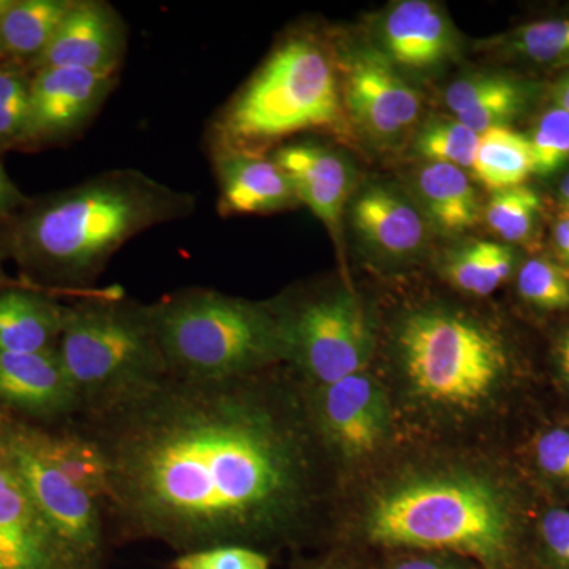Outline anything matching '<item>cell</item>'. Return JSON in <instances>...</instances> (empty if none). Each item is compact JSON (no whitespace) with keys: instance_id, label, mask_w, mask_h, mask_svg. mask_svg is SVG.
<instances>
[{"instance_id":"cell-42","label":"cell","mask_w":569,"mask_h":569,"mask_svg":"<svg viewBox=\"0 0 569 569\" xmlns=\"http://www.w3.org/2000/svg\"><path fill=\"white\" fill-rule=\"evenodd\" d=\"M559 201L561 209L569 216V173L565 176L560 183Z\"/></svg>"},{"instance_id":"cell-9","label":"cell","mask_w":569,"mask_h":569,"mask_svg":"<svg viewBox=\"0 0 569 569\" xmlns=\"http://www.w3.org/2000/svg\"><path fill=\"white\" fill-rule=\"evenodd\" d=\"M0 455L67 545L89 568L100 569L107 522L102 501L51 466L29 440L24 419L3 408H0Z\"/></svg>"},{"instance_id":"cell-39","label":"cell","mask_w":569,"mask_h":569,"mask_svg":"<svg viewBox=\"0 0 569 569\" xmlns=\"http://www.w3.org/2000/svg\"><path fill=\"white\" fill-rule=\"evenodd\" d=\"M550 99H552L556 108L569 112V71L553 84L552 91H550Z\"/></svg>"},{"instance_id":"cell-36","label":"cell","mask_w":569,"mask_h":569,"mask_svg":"<svg viewBox=\"0 0 569 569\" xmlns=\"http://www.w3.org/2000/svg\"><path fill=\"white\" fill-rule=\"evenodd\" d=\"M538 467L550 478L569 481V430L542 433L535 448Z\"/></svg>"},{"instance_id":"cell-4","label":"cell","mask_w":569,"mask_h":569,"mask_svg":"<svg viewBox=\"0 0 569 569\" xmlns=\"http://www.w3.org/2000/svg\"><path fill=\"white\" fill-rule=\"evenodd\" d=\"M168 376L189 381L252 376L283 358L279 318L261 306L187 288L148 306Z\"/></svg>"},{"instance_id":"cell-10","label":"cell","mask_w":569,"mask_h":569,"mask_svg":"<svg viewBox=\"0 0 569 569\" xmlns=\"http://www.w3.org/2000/svg\"><path fill=\"white\" fill-rule=\"evenodd\" d=\"M116 74L80 69L33 71L21 148L69 140L88 127L114 88Z\"/></svg>"},{"instance_id":"cell-33","label":"cell","mask_w":569,"mask_h":569,"mask_svg":"<svg viewBox=\"0 0 569 569\" xmlns=\"http://www.w3.org/2000/svg\"><path fill=\"white\" fill-rule=\"evenodd\" d=\"M173 569H269L268 556L246 545L190 550L171 563Z\"/></svg>"},{"instance_id":"cell-19","label":"cell","mask_w":569,"mask_h":569,"mask_svg":"<svg viewBox=\"0 0 569 569\" xmlns=\"http://www.w3.org/2000/svg\"><path fill=\"white\" fill-rule=\"evenodd\" d=\"M50 291L54 290L14 287L0 291V353H39L58 348L67 306Z\"/></svg>"},{"instance_id":"cell-31","label":"cell","mask_w":569,"mask_h":569,"mask_svg":"<svg viewBox=\"0 0 569 569\" xmlns=\"http://www.w3.org/2000/svg\"><path fill=\"white\" fill-rule=\"evenodd\" d=\"M530 91L522 81L515 80L505 86L503 89L490 96L485 102L460 112L456 119L468 127L471 132L481 137L489 130L508 127L516 118L526 110L529 103Z\"/></svg>"},{"instance_id":"cell-26","label":"cell","mask_w":569,"mask_h":569,"mask_svg":"<svg viewBox=\"0 0 569 569\" xmlns=\"http://www.w3.org/2000/svg\"><path fill=\"white\" fill-rule=\"evenodd\" d=\"M509 58L541 66L569 63V17L549 18L520 26L496 41Z\"/></svg>"},{"instance_id":"cell-38","label":"cell","mask_w":569,"mask_h":569,"mask_svg":"<svg viewBox=\"0 0 569 569\" xmlns=\"http://www.w3.org/2000/svg\"><path fill=\"white\" fill-rule=\"evenodd\" d=\"M388 569H466L462 565L449 560L447 557H408V559L399 560L391 565Z\"/></svg>"},{"instance_id":"cell-40","label":"cell","mask_w":569,"mask_h":569,"mask_svg":"<svg viewBox=\"0 0 569 569\" xmlns=\"http://www.w3.org/2000/svg\"><path fill=\"white\" fill-rule=\"evenodd\" d=\"M553 239H556L557 249L565 261L569 263V216L557 223L556 231H553Z\"/></svg>"},{"instance_id":"cell-11","label":"cell","mask_w":569,"mask_h":569,"mask_svg":"<svg viewBox=\"0 0 569 569\" xmlns=\"http://www.w3.org/2000/svg\"><path fill=\"white\" fill-rule=\"evenodd\" d=\"M0 569H91L41 515L2 455Z\"/></svg>"},{"instance_id":"cell-43","label":"cell","mask_w":569,"mask_h":569,"mask_svg":"<svg viewBox=\"0 0 569 569\" xmlns=\"http://www.w3.org/2000/svg\"><path fill=\"white\" fill-rule=\"evenodd\" d=\"M18 284H13V280H10L9 277L3 272L2 264H0V291L7 290V288H14Z\"/></svg>"},{"instance_id":"cell-7","label":"cell","mask_w":569,"mask_h":569,"mask_svg":"<svg viewBox=\"0 0 569 569\" xmlns=\"http://www.w3.org/2000/svg\"><path fill=\"white\" fill-rule=\"evenodd\" d=\"M408 380L440 406L478 407L507 370V353L488 328L455 313L427 310L408 317L399 335Z\"/></svg>"},{"instance_id":"cell-32","label":"cell","mask_w":569,"mask_h":569,"mask_svg":"<svg viewBox=\"0 0 569 569\" xmlns=\"http://www.w3.org/2000/svg\"><path fill=\"white\" fill-rule=\"evenodd\" d=\"M535 174L550 176L569 160V112L553 107L545 112L529 138Z\"/></svg>"},{"instance_id":"cell-22","label":"cell","mask_w":569,"mask_h":569,"mask_svg":"<svg viewBox=\"0 0 569 569\" xmlns=\"http://www.w3.org/2000/svg\"><path fill=\"white\" fill-rule=\"evenodd\" d=\"M26 432L37 451L78 488L107 503L110 493L102 451L81 429L50 430L24 419Z\"/></svg>"},{"instance_id":"cell-28","label":"cell","mask_w":569,"mask_h":569,"mask_svg":"<svg viewBox=\"0 0 569 569\" xmlns=\"http://www.w3.org/2000/svg\"><path fill=\"white\" fill-rule=\"evenodd\" d=\"M479 144V134L471 132L458 119H437L427 123L417 138V149L430 163L471 168Z\"/></svg>"},{"instance_id":"cell-37","label":"cell","mask_w":569,"mask_h":569,"mask_svg":"<svg viewBox=\"0 0 569 569\" xmlns=\"http://www.w3.org/2000/svg\"><path fill=\"white\" fill-rule=\"evenodd\" d=\"M28 204V198L14 186L0 163V220L7 219L11 213L24 209Z\"/></svg>"},{"instance_id":"cell-6","label":"cell","mask_w":569,"mask_h":569,"mask_svg":"<svg viewBox=\"0 0 569 569\" xmlns=\"http://www.w3.org/2000/svg\"><path fill=\"white\" fill-rule=\"evenodd\" d=\"M340 88L328 52L312 37L283 41L213 123L212 148L261 152L269 142L340 119Z\"/></svg>"},{"instance_id":"cell-1","label":"cell","mask_w":569,"mask_h":569,"mask_svg":"<svg viewBox=\"0 0 569 569\" xmlns=\"http://www.w3.org/2000/svg\"><path fill=\"white\" fill-rule=\"evenodd\" d=\"M250 377H167L81 415L78 429L108 468V522L186 552L242 545L291 523L306 503L307 455Z\"/></svg>"},{"instance_id":"cell-41","label":"cell","mask_w":569,"mask_h":569,"mask_svg":"<svg viewBox=\"0 0 569 569\" xmlns=\"http://www.w3.org/2000/svg\"><path fill=\"white\" fill-rule=\"evenodd\" d=\"M559 361L565 376L569 378V331L561 339L559 347Z\"/></svg>"},{"instance_id":"cell-30","label":"cell","mask_w":569,"mask_h":569,"mask_svg":"<svg viewBox=\"0 0 569 569\" xmlns=\"http://www.w3.org/2000/svg\"><path fill=\"white\" fill-rule=\"evenodd\" d=\"M519 293L539 309L559 310L569 307L567 269L548 258H531L522 266L518 280Z\"/></svg>"},{"instance_id":"cell-12","label":"cell","mask_w":569,"mask_h":569,"mask_svg":"<svg viewBox=\"0 0 569 569\" xmlns=\"http://www.w3.org/2000/svg\"><path fill=\"white\" fill-rule=\"evenodd\" d=\"M313 419L326 443L346 458L376 452L388 429L383 391L365 372L317 388Z\"/></svg>"},{"instance_id":"cell-3","label":"cell","mask_w":569,"mask_h":569,"mask_svg":"<svg viewBox=\"0 0 569 569\" xmlns=\"http://www.w3.org/2000/svg\"><path fill=\"white\" fill-rule=\"evenodd\" d=\"M366 535L383 548L455 553L482 569H516L520 556L507 498L463 475L411 479L388 490L370 508Z\"/></svg>"},{"instance_id":"cell-35","label":"cell","mask_w":569,"mask_h":569,"mask_svg":"<svg viewBox=\"0 0 569 569\" xmlns=\"http://www.w3.org/2000/svg\"><path fill=\"white\" fill-rule=\"evenodd\" d=\"M539 537L546 560L552 569H569V511L550 509L539 522Z\"/></svg>"},{"instance_id":"cell-8","label":"cell","mask_w":569,"mask_h":569,"mask_svg":"<svg viewBox=\"0 0 569 569\" xmlns=\"http://www.w3.org/2000/svg\"><path fill=\"white\" fill-rule=\"evenodd\" d=\"M283 358L313 387L323 388L365 372L372 332L365 307L348 291L313 299L279 318Z\"/></svg>"},{"instance_id":"cell-17","label":"cell","mask_w":569,"mask_h":569,"mask_svg":"<svg viewBox=\"0 0 569 569\" xmlns=\"http://www.w3.org/2000/svg\"><path fill=\"white\" fill-rule=\"evenodd\" d=\"M272 159L290 178L299 203L306 204L336 238L351 190V171L346 160L313 142L284 146Z\"/></svg>"},{"instance_id":"cell-34","label":"cell","mask_w":569,"mask_h":569,"mask_svg":"<svg viewBox=\"0 0 569 569\" xmlns=\"http://www.w3.org/2000/svg\"><path fill=\"white\" fill-rule=\"evenodd\" d=\"M512 78L497 73H478L452 82L445 93V102L449 110L459 116L485 102L490 96L503 89Z\"/></svg>"},{"instance_id":"cell-18","label":"cell","mask_w":569,"mask_h":569,"mask_svg":"<svg viewBox=\"0 0 569 569\" xmlns=\"http://www.w3.org/2000/svg\"><path fill=\"white\" fill-rule=\"evenodd\" d=\"M381 44L389 61L408 69H432L451 56L455 32L433 3L403 0L385 14Z\"/></svg>"},{"instance_id":"cell-13","label":"cell","mask_w":569,"mask_h":569,"mask_svg":"<svg viewBox=\"0 0 569 569\" xmlns=\"http://www.w3.org/2000/svg\"><path fill=\"white\" fill-rule=\"evenodd\" d=\"M343 102L355 121L372 137L391 140L410 129L421 111L417 89L378 52L367 51L348 62Z\"/></svg>"},{"instance_id":"cell-5","label":"cell","mask_w":569,"mask_h":569,"mask_svg":"<svg viewBox=\"0 0 569 569\" xmlns=\"http://www.w3.org/2000/svg\"><path fill=\"white\" fill-rule=\"evenodd\" d=\"M58 353L80 397L81 415L116 406L170 377L148 306L126 299L122 288L67 306Z\"/></svg>"},{"instance_id":"cell-23","label":"cell","mask_w":569,"mask_h":569,"mask_svg":"<svg viewBox=\"0 0 569 569\" xmlns=\"http://www.w3.org/2000/svg\"><path fill=\"white\" fill-rule=\"evenodd\" d=\"M426 211L445 231H463L479 219L478 193L463 170L447 163H429L418 178Z\"/></svg>"},{"instance_id":"cell-14","label":"cell","mask_w":569,"mask_h":569,"mask_svg":"<svg viewBox=\"0 0 569 569\" xmlns=\"http://www.w3.org/2000/svg\"><path fill=\"white\" fill-rule=\"evenodd\" d=\"M126 51L127 26L119 11L103 0H74L32 71L63 67L118 74Z\"/></svg>"},{"instance_id":"cell-27","label":"cell","mask_w":569,"mask_h":569,"mask_svg":"<svg viewBox=\"0 0 569 569\" xmlns=\"http://www.w3.org/2000/svg\"><path fill=\"white\" fill-rule=\"evenodd\" d=\"M541 209L538 193L530 187L519 186L493 192L486 208V222L505 241H526L533 231Z\"/></svg>"},{"instance_id":"cell-45","label":"cell","mask_w":569,"mask_h":569,"mask_svg":"<svg viewBox=\"0 0 569 569\" xmlns=\"http://www.w3.org/2000/svg\"><path fill=\"white\" fill-rule=\"evenodd\" d=\"M320 569H348V568L342 567V565H329V567H323Z\"/></svg>"},{"instance_id":"cell-20","label":"cell","mask_w":569,"mask_h":569,"mask_svg":"<svg viewBox=\"0 0 569 569\" xmlns=\"http://www.w3.org/2000/svg\"><path fill=\"white\" fill-rule=\"evenodd\" d=\"M359 234L392 257L418 252L425 242V222L413 206L385 187H370L359 194L351 209Z\"/></svg>"},{"instance_id":"cell-21","label":"cell","mask_w":569,"mask_h":569,"mask_svg":"<svg viewBox=\"0 0 569 569\" xmlns=\"http://www.w3.org/2000/svg\"><path fill=\"white\" fill-rule=\"evenodd\" d=\"M74 0H13L0 21V63L32 70Z\"/></svg>"},{"instance_id":"cell-29","label":"cell","mask_w":569,"mask_h":569,"mask_svg":"<svg viewBox=\"0 0 569 569\" xmlns=\"http://www.w3.org/2000/svg\"><path fill=\"white\" fill-rule=\"evenodd\" d=\"M29 88L28 70L0 63V151L22 144L28 126Z\"/></svg>"},{"instance_id":"cell-16","label":"cell","mask_w":569,"mask_h":569,"mask_svg":"<svg viewBox=\"0 0 569 569\" xmlns=\"http://www.w3.org/2000/svg\"><path fill=\"white\" fill-rule=\"evenodd\" d=\"M223 216H252L299 204L293 183L272 157L261 152L212 148Z\"/></svg>"},{"instance_id":"cell-44","label":"cell","mask_w":569,"mask_h":569,"mask_svg":"<svg viewBox=\"0 0 569 569\" xmlns=\"http://www.w3.org/2000/svg\"><path fill=\"white\" fill-rule=\"evenodd\" d=\"M11 3H13V0H0V21H2V18L6 17V13L9 11Z\"/></svg>"},{"instance_id":"cell-24","label":"cell","mask_w":569,"mask_h":569,"mask_svg":"<svg viewBox=\"0 0 569 569\" xmlns=\"http://www.w3.org/2000/svg\"><path fill=\"white\" fill-rule=\"evenodd\" d=\"M471 170L492 192L522 186L530 174H535L529 137L509 127L482 133Z\"/></svg>"},{"instance_id":"cell-2","label":"cell","mask_w":569,"mask_h":569,"mask_svg":"<svg viewBox=\"0 0 569 569\" xmlns=\"http://www.w3.org/2000/svg\"><path fill=\"white\" fill-rule=\"evenodd\" d=\"M197 200L138 170H111L26 206L7 246L29 271L91 290L112 254L159 224L192 216Z\"/></svg>"},{"instance_id":"cell-25","label":"cell","mask_w":569,"mask_h":569,"mask_svg":"<svg viewBox=\"0 0 569 569\" xmlns=\"http://www.w3.org/2000/svg\"><path fill=\"white\" fill-rule=\"evenodd\" d=\"M512 268L515 252L509 247L478 241L456 250L448 258L445 272L460 290L475 296H488L507 282Z\"/></svg>"},{"instance_id":"cell-15","label":"cell","mask_w":569,"mask_h":569,"mask_svg":"<svg viewBox=\"0 0 569 569\" xmlns=\"http://www.w3.org/2000/svg\"><path fill=\"white\" fill-rule=\"evenodd\" d=\"M0 408L28 421L80 417L81 400L58 348L39 353H0Z\"/></svg>"}]
</instances>
